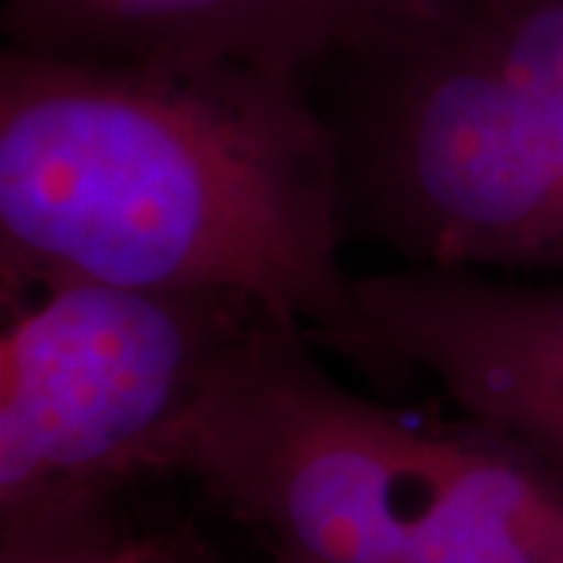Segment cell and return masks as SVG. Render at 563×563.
Here are the masks:
<instances>
[{
    "mask_svg": "<svg viewBox=\"0 0 563 563\" xmlns=\"http://www.w3.org/2000/svg\"><path fill=\"white\" fill-rule=\"evenodd\" d=\"M261 303L217 291L51 282L3 295L0 532L110 507L176 473L181 442Z\"/></svg>",
    "mask_w": 563,
    "mask_h": 563,
    "instance_id": "cell-4",
    "label": "cell"
},
{
    "mask_svg": "<svg viewBox=\"0 0 563 563\" xmlns=\"http://www.w3.org/2000/svg\"><path fill=\"white\" fill-rule=\"evenodd\" d=\"M388 0H0L7 47L107 66H247L320 76Z\"/></svg>",
    "mask_w": 563,
    "mask_h": 563,
    "instance_id": "cell-6",
    "label": "cell"
},
{
    "mask_svg": "<svg viewBox=\"0 0 563 563\" xmlns=\"http://www.w3.org/2000/svg\"><path fill=\"white\" fill-rule=\"evenodd\" d=\"M313 85L0 54V285L242 295L369 366Z\"/></svg>",
    "mask_w": 563,
    "mask_h": 563,
    "instance_id": "cell-1",
    "label": "cell"
},
{
    "mask_svg": "<svg viewBox=\"0 0 563 563\" xmlns=\"http://www.w3.org/2000/svg\"><path fill=\"white\" fill-rule=\"evenodd\" d=\"M0 563H210V558L173 532L120 526L110 504L63 523L0 532Z\"/></svg>",
    "mask_w": 563,
    "mask_h": 563,
    "instance_id": "cell-8",
    "label": "cell"
},
{
    "mask_svg": "<svg viewBox=\"0 0 563 563\" xmlns=\"http://www.w3.org/2000/svg\"><path fill=\"white\" fill-rule=\"evenodd\" d=\"M347 235L401 266L563 261V161L463 0H388L313 79Z\"/></svg>",
    "mask_w": 563,
    "mask_h": 563,
    "instance_id": "cell-3",
    "label": "cell"
},
{
    "mask_svg": "<svg viewBox=\"0 0 563 563\" xmlns=\"http://www.w3.org/2000/svg\"><path fill=\"white\" fill-rule=\"evenodd\" d=\"M563 161V0H463Z\"/></svg>",
    "mask_w": 563,
    "mask_h": 563,
    "instance_id": "cell-7",
    "label": "cell"
},
{
    "mask_svg": "<svg viewBox=\"0 0 563 563\" xmlns=\"http://www.w3.org/2000/svg\"><path fill=\"white\" fill-rule=\"evenodd\" d=\"M176 473L269 563H563V485L532 451L347 391L279 317L232 354Z\"/></svg>",
    "mask_w": 563,
    "mask_h": 563,
    "instance_id": "cell-2",
    "label": "cell"
},
{
    "mask_svg": "<svg viewBox=\"0 0 563 563\" xmlns=\"http://www.w3.org/2000/svg\"><path fill=\"white\" fill-rule=\"evenodd\" d=\"M373 369H420L470 420L563 463V288L483 269L354 276Z\"/></svg>",
    "mask_w": 563,
    "mask_h": 563,
    "instance_id": "cell-5",
    "label": "cell"
}]
</instances>
